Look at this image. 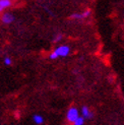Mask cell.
Here are the masks:
<instances>
[{
	"mask_svg": "<svg viewBox=\"0 0 124 125\" xmlns=\"http://www.w3.org/2000/svg\"><path fill=\"white\" fill-rule=\"evenodd\" d=\"M54 52L56 53V55L58 56V57H59V56H60V57H65V56H67L68 54H69L70 48L68 46H66V45H62V46L57 47L56 49L54 50Z\"/></svg>",
	"mask_w": 124,
	"mask_h": 125,
	"instance_id": "1",
	"label": "cell"
},
{
	"mask_svg": "<svg viewBox=\"0 0 124 125\" xmlns=\"http://www.w3.org/2000/svg\"><path fill=\"white\" fill-rule=\"evenodd\" d=\"M78 117V111L75 107H71L70 109H68L66 113V118L69 122H74L76 120V118Z\"/></svg>",
	"mask_w": 124,
	"mask_h": 125,
	"instance_id": "2",
	"label": "cell"
},
{
	"mask_svg": "<svg viewBox=\"0 0 124 125\" xmlns=\"http://www.w3.org/2000/svg\"><path fill=\"white\" fill-rule=\"evenodd\" d=\"M13 20H14L13 15H12L11 13H9V12H5V13L2 15V17H1L2 22L3 23H6V24L11 23L12 21H13Z\"/></svg>",
	"mask_w": 124,
	"mask_h": 125,
	"instance_id": "3",
	"label": "cell"
},
{
	"mask_svg": "<svg viewBox=\"0 0 124 125\" xmlns=\"http://www.w3.org/2000/svg\"><path fill=\"white\" fill-rule=\"evenodd\" d=\"M91 14V11L90 10H86L83 13H73L72 15H70V18H77V20H82V18L84 17H88Z\"/></svg>",
	"mask_w": 124,
	"mask_h": 125,
	"instance_id": "4",
	"label": "cell"
},
{
	"mask_svg": "<svg viewBox=\"0 0 124 125\" xmlns=\"http://www.w3.org/2000/svg\"><path fill=\"white\" fill-rule=\"evenodd\" d=\"M82 113H83V117L84 118H88V119H91L93 117V113L90 111V109L86 107V106H83L82 108Z\"/></svg>",
	"mask_w": 124,
	"mask_h": 125,
	"instance_id": "5",
	"label": "cell"
},
{
	"mask_svg": "<svg viewBox=\"0 0 124 125\" xmlns=\"http://www.w3.org/2000/svg\"><path fill=\"white\" fill-rule=\"evenodd\" d=\"M10 5H11V1H9V0H0V11L9 7Z\"/></svg>",
	"mask_w": 124,
	"mask_h": 125,
	"instance_id": "6",
	"label": "cell"
},
{
	"mask_svg": "<svg viewBox=\"0 0 124 125\" xmlns=\"http://www.w3.org/2000/svg\"><path fill=\"white\" fill-rule=\"evenodd\" d=\"M33 120L36 124H42L43 122H44V118H43L41 115H34Z\"/></svg>",
	"mask_w": 124,
	"mask_h": 125,
	"instance_id": "7",
	"label": "cell"
},
{
	"mask_svg": "<svg viewBox=\"0 0 124 125\" xmlns=\"http://www.w3.org/2000/svg\"><path fill=\"white\" fill-rule=\"evenodd\" d=\"M83 122H84V118L82 116H78L76 118V120L73 122V124L74 125H83Z\"/></svg>",
	"mask_w": 124,
	"mask_h": 125,
	"instance_id": "8",
	"label": "cell"
},
{
	"mask_svg": "<svg viewBox=\"0 0 124 125\" xmlns=\"http://www.w3.org/2000/svg\"><path fill=\"white\" fill-rule=\"evenodd\" d=\"M49 58H50V59H52V60H54V59H57L58 58V56L56 55V53H55L54 51L50 54V55H49Z\"/></svg>",
	"mask_w": 124,
	"mask_h": 125,
	"instance_id": "9",
	"label": "cell"
},
{
	"mask_svg": "<svg viewBox=\"0 0 124 125\" xmlns=\"http://www.w3.org/2000/svg\"><path fill=\"white\" fill-rule=\"evenodd\" d=\"M4 63H5L6 65H10V64H11V59H10L9 57H5V59H4Z\"/></svg>",
	"mask_w": 124,
	"mask_h": 125,
	"instance_id": "10",
	"label": "cell"
},
{
	"mask_svg": "<svg viewBox=\"0 0 124 125\" xmlns=\"http://www.w3.org/2000/svg\"><path fill=\"white\" fill-rule=\"evenodd\" d=\"M61 39H62V36H61V35H58V36L56 37V38H55L54 42H59V41H60Z\"/></svg>",
	"mask_w": 124,
	"mask_h": 125,
	"instance_id": "11",
	"label": "cell"
}]
</instances>
